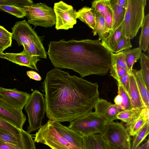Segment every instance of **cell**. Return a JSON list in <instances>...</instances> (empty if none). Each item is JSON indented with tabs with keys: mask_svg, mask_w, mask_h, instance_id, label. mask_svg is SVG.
<instances>
[{
	"mask_svg": "<svg viewBox=\"0 0 149 149\" xmlns=\"http://www.w3.org/2000/svg\"><path fill=\"white\" fill-rule=\"evenodd\" d=\"M47 117L70 122L91 113L99 98L98 85L58 68L48 72L43 83Z\"/></svg>",
	"mask_w": 149,
	"mask_h": 149,
	"instance_id": "cell-1",
	"label": "cell"
},
{
	"mask_svg": "<svg viewBox=\"0 0 149 149\" xmlns=\"http://www.w3.org/2000/svg\"><path fill=\"white\" fill-rule=\"evenodd\" d=\"M47 54L55 68L72 69L81 77L104 75L111 66V52L98 39L51 41Z\"/></svg>",
	"mask_w": 149,
	"mask_h": 149,
	"instance_id": "cell-2",
	"label": "cell"
},
{
	"mask_svg": "<svg viewBox=\"0 0 149 149\" xmlns=\"http://www.w3.org/2000/svg\"><path fill=\"white\" fill-rule=\"evenodd\" d=\"M146 0H127L125 16L122 23L123 37L132 39L141 27L144 17Z\"/></svg>",
	"mask_w": 149,
	"mask_h": 149,
	"instance_id": "cell-3",
	"label": "cell"
},
{
	"mask_svg": "<svg viewBox=\"0 0 149 149\" xmlns=\"http://www.w3.org/2000/svg\"><path fill=\"white\" fill-rule=\"evenodd\" d=\"M27 23L35 27L39 26L47 28L55 25L56 17L53 8L45 3H38L24 6Z\"/></svg>",
	"mask_w": 149,
	"mask_h": 149,
	"instance_id": "cell-4",
	"label": "cell"
},
{
	"mask_svg": "<svg viewBox=\"0 0 149 149\" xmlns=\"http://www.w3.org/2000/svg\"><path fill=\"white\" fill-rule=\"evenodd\" d=\"M28 116L29 125L27 132L29 133L39 129L46 113L45 98L37 90L33 91L24 107Z\"/></svg>",
	"mask_w": 149,
	"mask_h": 149,
	"instance_id": "cell-5",
	"label": "cell"
},
{
	"mask_svg": "<svg viewBox=\"0 0 149 149\" xmlns=\"http://www.w3.org/2000/svg\"><path fill=\"white\" fill-rule=\"evenodd\" d=\"M106 123L95 113L92 112L70 122L68 127L85 137L96 134H102Z\"/></svg>",
	"mask_w": 149,
	"mask_h": 149,
	"instance_id": "cell-6",
	"label": "cell"
},
{
	"mask_svg": "<svg viewBox=\"0 0 149 149\" xmlns=\"http://www.w3.org/2000/svg\"><path fill=\"white\" fill-rule=\"evenodd\" d=\"M34 142L44 144L52 149H78L61 136L49 119L35 134Z\"/></svg>",
	"mask_w": 149,
	"mask_h": 149,
	"instance_id": "cell-7",
	"label": "cell"
},
{
	"mask_svg": "<svg viewBox=\"0 0 149 149\" xmlns=\"http://www.w3.org/2000/svg\"><path fill=\"white\" fill-rule=\"evenodd\" d=\"M110 145L121 149H131V138L129 132L122 123H107L102 134Z\"/></svg>",
	"mask_w": 149,
	"mask_h": 149,
	"instance_id": "cell-8",
	"label": "cell"
},
{
	"mask_svg": "<svg viewBox=\"0 0 149 149\" xmlns=\"http://www.w3.org/2000/svg\"><path fill=\"white\" fill-rule=\"evenodd\" d=\"M56 17L55 28L57 30L72 28L77 23L76 11L71 5L62 1L54 3L53 8Z\"/></svg>",
	"mask_w": 149,
	"mask_h": 149,
	"instance_id": "cell-9",
	"label": "cell"
},
{
	"mask_svg": "<svg viewBox=\"0 0 149 149\" xmlns=\"http://www.w3.org/2000/svg\"><path fill=\"white\" fill-rule=\"evenodd\" d=\"M11 30L12 39L15 40L19 46H29L33 42L42 43L40 37L25 19L16 22Z\"/></svg>",
	"mask_w": 149,
	"mask_h": 149,
	"instance_id": "cell-10",
	"label": "cell"
},
{
	"mask_svg": "<svg viewBox=\"0 0 149 149\" xmlns=\"http://www.w3.org/2000/svg\"><path fill=\"white\" fill-rule=\"evenodd\" d=\"M22 110L12 107L0 98V117L19 130L23 129L26 120Z\"/></svg>",
	"mask_w": 149,
	"mask_h": 149,
	"instance_id": "cell-11",
	"label": "cell"
},
{
	"mask_svg": "<svg viewBox=\"0 0 149 149\" xmlns=\"http://www.w3.org/2000/svg\"><path fill=\"white\" fill-rule=\"evenodd\" d=\"M30 95L28 93L16 88L8 89L0 87V98L12 107L23 109Z\"/></svg>",
	"mask_w": 149,
	"mask_h": 149,
	"instance_id": "cell-12",
	"label": "cell"
},
{
	"mask_svg": "<svg viewBox=\"0 0 149 149\" xmlns=\"http://www.w3.org/2000/svg\"><path fill=\"white\" fill-rule=\"evenodd\" d=\"M0 143L14 145L22 149H36L32 135L24 130L19 137L0 131Z\"/></svg>",
	"mask_w": 149,
	"mask_h": 149,
	"instance_id": "cell-13",
	"label": "cell"
},
{
	"mask_svg": "<svg viewBox=\"0 0 149 149\" xmlns=\"http://www.w3.org/2000/svg\"><path fill=\"white\" fill-rule=\"evenodd\" d=\"M94 108V112L106 123L117 119L116 116L119 111L115 104H112L105 100L99 98Z\"/></svg>",
	"mask_w": 149,
	"mask_h": 149,
	"instance_id": "cell-14",
	"label": "cell"
},
{
	"mask_svg": "<svg viewBox=\"0 0 149 149\" xmlns=\"http://www.w3.org/2000/svg\"><path fill=\"white\" fill-rule=\"evenodd\" d=\"M51 120L56 131L66 141L78 149H84L83 136L60 123Z\"/></svg>",
	"mask_w": 149,
	"mask_h": 149,
	"instance_id": "cell-15",
	"label": "cell"
},
{
	"mask_svg": "<svg viewBox=\"0 0 149 149\" xmlns=\"http://www.w3.org/2000/svg\"><path fill=\"white\" fill-rule=\"evenodd\" d=\"M6 59L17 64L25 66L38 71L37 68V62L40 59L37 57L31 56L25 51L18 53H3Z\"/></svg>",
	"mask_w": 149,
	"mask_h": 149,
	"instance_id": "cell-16",
	"label": "cell"
},
{
	"mask_svg": "<svg viewBox=\"0 0 149 149\" xmlns=\"http://www.w3.org/2000/svg\"><path fill=\"white\" fill-rule=\"evenodd\" d=\"M127 94L133 109H142L145 108L132 72L130 76V85Z\"/></svg>",
	"mask_w": 149,
	"mask_h": 149,
	"instance_id": "cell-17",
	"label": "cell"
},
{
	"mask_svg": "<svg viewBox=\"0 0 149 149\" xmlns=\"http://www.w3.org/2000/svg\"><path fill=\"white\" fill-rule=\"evenodd\" d=\"M149 122V108H143L139 117L132 123L126 124L131 136L134 137L148 122Z\"/></svg>",
	"mask_w": 149,
	"mask_h": 149,
	"instance_id": "cell-18",
	"label": "cell"
},
{
	"mask_svg": "<svg viewBox=\"0 0 149 149\" xmlns=\"http://www.w3.org/2000/svg\"><path fill=\"white\" fill-rule=\"evenodd\" d=\"M122 23L117 28L109 31L108 34L101 41L102 46L107 50L112 52L113 50L123 37Z\"/></svg>",
	"mask_w": 149,
	"mask_h": 149,
	"instance_id": "cell-19",
	"label": "cell"
},
{
	"mask_svg": "<svg viewBox=\"0 0 149 149\" xmlns=\"http://www.w3.org/2000/svg\"><path fill=\"white\" fill-rule=\"evenodd\" d=\"M83 137L84 149H109L108 143L101 134H96Z\"/></svg>",
	"mask_w": 149,
	"mask_h": 149,
	"instance_id": "cell-20",
	"label": "cell"
},
{
	"mask_svg": "<svg viewBox=\"0 0 149 149\" xmlns=\"http://www.w3.org/2000/svg\"><path fill=\"white\" fill-rule=\"evenodd\" d=\"M132 72L144 106L149 108V90L145 85L141 70L133 69Z\"/></svg>",
	"mask_w": 149,
	"mask_h": 149,
	"instance_id": "cell-21",
	"label": "cell"
},
{
	"mask_svg": "<svg viewBox=\"0 0 149 149\" xmlns=\"http://www.w3.org/2000/svg\"><path fill=\"white\" fill-rule=\"evenodd\" d=\"M93 10L95 17V24L92 33L94 36L97 35L98 40H101L108 34L109 31L107 28L104 17L97 11Z\"/></svg>",
	"mask_w": 149,
	"mask_h": 149,
	"instance_id": "cell-22",
	"label": "cell"
},
{
	"mask_svg": "<svg viewBox=\"0 0 149 149\" xmlns=\"http://www.w3.org/2000/svg\"><path fill=\"white\" fill-rule=\"evenodd\" d=\"M77 18L85 23L89 27L94 29L95 24V17L93 9L91 7H83L76 12Z\"/></svg>",
	"mask_w": 149,
	"mask_h": 149,
	"instance_id": "cell-23",
	"label": "cell"
},
{
	"mask_svg": "<svg viewBox=\"0 0 149 149\" xmlns=\"http://www.w3.org/2000/svg\"><path fill=\"white\" fill-rule=\"evenodd\" d=\"M141 49L139 47L123 51L128 73H132L134 64L140 59L142 54Z\"/></svg>",
	"mask_w": 149,
	"mask_h": 149,
	"instance_id": "cell-24",
	"label": "cell"
},
{
	"mask_svg": "<svg viewBox=\"0 0 149 149\" xmlns=\"http://www.w3.org/2000/svg\"><path fill=\"white\" fill-rule=\"evenodd\" d=\"M141 31L139 38V47L146 52L149 49V14L145 15L141 26Z\"/></svg>",
	"mask_w": 149,
	"mask_h": 149,
	"instance_id": "cell-25",
	"label": "cell"
},
{
	"mask_svg": "<svg viewBox=\"0 0 149 149\" xmlns=\"http://www.w3.org/2000/svg\"><path fill=\"white\" fill-rule=\"evenodd\" d=\"M110 2L113 11V21L111 30L112 31L118 28L123 23L126 8L116 4L114 0H111Z\"/></svg>",
	"mask_w": 149,
	"mask_h": 149,
	"instance_id": "cell-26",
	"label": "cell"
},
{
	"mask_svg": "<svg viewBox=\"0 0 149 149\" xmlns=\"http://www.w3.org/2000/svg\"><path fill=\"white\" fill-rule=\"evenodd\" d=\"M23 46V50L29 54L37 56L39 58H47V52L45 51L42 42H33L29 46L24 45Z\"/></svg>",
	"mask_w": 149,
	"mask_h": 149,
	"instance_id": "cell-27",
	"label": "cell"
},
{
	"mask_svg": "<svg viewBox=\"0 0 149 149\" xmlns=\"http://www.w3.org/2000/svg\"><path fill=\"white\" fill-rule=\"evenodd\" d=\"M142 110L132 109L121 111L116 116L117 119L121 120L126 124H130L139 117Z\"/></svg>",
	"mask_w": 149,
	"mask_h": 149,
	"instance_id": "cell-28",
	"label": "cell"
},
{
	"mask_svg": "<svg viewBox=\"0 0 149 149\" xmlns=\"http://www.w3.org/2000/svg\"><path fill=\"white\" fill-rule=\"evenodd\" d=\"M140 70L145 85L149 90V58L148 56L142 53L140 58Z\"/></svg>",
	"mask_w": 149,
	"mask_h": 149,
	"instance_id": "cell-29",
	"label": "cell"
},
{
	"mask_svg": "<svg viewBox=\"0 0 149 149\" xmlns=\"http://www.w3.org/2000/svg\"><path fill=\"white\" fill-rule=\"evenodd\" d=\"M23 130H19L0 117V131L16 137L22 135Z\"/></svg>",
	"mask_w": 149,
	"mask_h": 149,
	"instance_id": "cell-30",
	"label": "cell"
},
{
	"mask_svg": "<svg viewBox=\"0 0 149 149\" xmlns=\"http://www.w3.org/2000/svg\"><path fill=\"white\" fill-rule=\"evenodd\" d=\"M149 122L134 136L131 143V149H136L148 135L149 133Z\"/></svg>",
	"mask_w": 149,
	"mask_h": 149,
	"instance_id": "cell-31",
	"label": "cell"
},
{
	"mask_svg": "<svg viewBox=\"0 0 149 149\" xmlns=\"http://www.w3.org/2000/svg\"><path fill=\"white\" fill-rule=\"evenodd\" d=\"M118 93L121 96L122 99L121 104L119 106L117 105L119 112L133 109L130 100L127 93L123 87L118 84Z\"/></svg>",
	"mask_w": 149,
	"mask_h": 149,
	"instance_id": "cell-32",
	"label": "cell"
},
{
	"mask_svg": "<svg viewBox=\"0 0 149 149\" xmlns=\"http://www.w3.org/2000/svg\"><path fill=\"white\" fill-rule=\"evenodd\" d=\"M0 10L7 13L18 18H23L26 13L23 8L15 6L0 5Z\"/></svg>",
	"mask_w": 149,
	"mask_h": 149,
	"instance_id": "cell-33",
	"label": "cell"
},
{
	"mask_svg": "<svg viewBox=\"0 0 149 149\" xmlns=\"http://www.w3.org/2000/svg\"><path fill=\"white\" fill-rule=\"evenodd\" d=\"M111 0H95L91 3V8L103 17L108 9L111 7Z\"/></svg>",
	"mask_w": 149,
	"mask_h": 149,
	"instance_id": "cell-34",
	"label": "cell"
},
{
	"mask_svg": "<svg viewBox=\"0 0 149 149\" xmlns=\"http://www.w3.org/2000/svg\"><path fill=\"white\" fill-rule=\"evenodd\" d=\"M111 65L115 64L119 65L128 73L124 55L123 51L116 53L111 52Z\"/></svg>",
	"mask_w": 149,
	"mask_h": 149,
	"instance_id": "cell-35",
	"label": "cell"
},
{
	"mask_svg": "<svg viewBox=\"0 0 149 149\" xmlns=\"http://www.w3.org/2000/svg\"><path fill=\"white\" fill-rule=\"evenodd\" d=\"M132 47L130 39L129 38L123 37L114 48L112 53H116L130 49Z\"/></svg>",
	"mask_w": 149,
	"mask_h": 149,
	"instance_id": "cell-36",
	"label": "cell"
},
{
	"mask_svg": "<svg viewBox=\"0 0 149 149\" xmlns=\"http://www.w3.org/2000/svg\"><path fill=\"white\" fill-rule=\"evenodd\" d=\"M33 3L31 0H0V5L15 6L22 8Z\"/></svg>",
	"mask_w": 149,
	"mask_h": 149,
	"instance_id": "cell-37",
	"label": "cell"
},
{
	"mask_svg": "<svg viewBox=\"0 0 149 149\" xmlns=\"http://www.w3.org/2000/svg\"><path fill=\"white\" fill-rule=\"evenodd\" d=\"M109 70L111 76L117 81L128 72L123 68L116 64L111 65Z\"/></svg>",
	"mask_w": 149,
	"mask_h": 149,
	"instance_id": "cell-38",
	"label": "cell"
},
{
	"mask_svg": "<svg viewBox=\"0 0 149 149\" xmlns=\"http://www.w3.org/2000/svg\"><path fill=\"white\" fill-rule=\"evenodd\" d=\"M130 75L129 73L127 72L120 77L117 81L118 84L123 87L127 94L129 87Z\"/></svg>",
	"mask_w": 149,
	"mask_h": 149,
	"instance_id": "cell-39",
	"label": "cell"
},
{
	"mask_svg": "<svg viewBox=\"0 0 149 149\" xmlns=\"http://www.w3.org/2000/svg\"><path fill=\"white\" fill-rule=\"evenodd\" d=\"M104 17L107 28L109 32L111 30L113 21V11L111 7L107 10Z\"/></svg>",
	"mask_w": 149,
	"mask_h": 149,
	"instance_id": "cell-40",
	"label": "cell"
},
{
	"mask_svg": "<svg viewBox=\"0 0 149 149\" xmlns=\"http://www.w3.org/2000/svg\"><path fill=\"white\" fill-rule=\"evenodd\" d=\"M12 36L11 33L0 25V38L6 40H12Z\"/></svg>",
	"mask_w": 149,
	"mask_h": 149,
	"instance_id": "cell-41",
	"label": "cell"
},
{
	"mask_svg": "<svg viewBox=\"0 0 149 149\" xmlns=\"http://www.w3.org/2000/svg\"><path fill=\"white\" fill-rule=\"evenodd\" d=\"M12 40H6L0 38V52L3 51L8 48L11 46Z\"/></svg>",
	"mask_w": 149,
	"mask_h": 149,
	"instance_id": "cell-42",
	"label": "cell"
},
{
	"mask_svg": "<svg viewBox=\"0 0 149 149\" xmlns=\"http://www.w3.org/2000/svg\"><path fill=\"white\" fill-rule=\"evenodd\" d=\"M109 149H121L113 146L107 143ZM136 149H149V140L148 139L146 140L141 145L139 146Z\"/></svg>",
	"mask_w": 149,
	"mask_h": 149,
	"instance_id": "cell-43",
	"label": "cell"
},
{
	"mask_svg": "<svg viewBox=\"0 0 149 149\" xmlns=\"http://www.w3.org/2000/svg\"><path fill=\"white\" fill-rule=\"evenodd\" d=\"M27 76L30 79L37 81H40L42 78L39 74L33 70H30L26 72Z\"/></svg>",
	"mask_w": 149,
	"mask_h": 149,
	"instance_id": "cell-44",
	"label": "cell"
},
{
	"mask_svg": "<svg viewBox=\"0 0 149 149\" xmlns=\"http://www.w3.org/2000/svg\"><path fill=\"white\" fill-rule=\"evenodd\" d=\"M0 149H22L20 147L8 143H0Z\"/></svg>",
	"mask_w": 149,
	"mask_h": 149,
	"instance_id": "cell-45",
	"label": "cell"
},
{
	"mask_svg": "<svg viewBox=\"0 0 149 149\" xmlns=\"http://www.w3.org/2000/svg\"><path fill=\"white\" fill-rule=\"evenodd\" d=\"M115 3L125 8H126L127 5V0H114Z\"/></svg>",
	"mask_w": 149,
	"mask_h": 149,
	"instance_id": "cell-46",
	"label": "cell"
},
{
	"mask_svg": "<svg viewBox=\"0 0 149 149\" xmlns=\"http://www.w3.org/2000/svg\"><path fill=\"white\" fill-rule=\"evenodd\" d=\"M114 102L116 105L119 106L121 104L122 102V99L121 96L118 94L114 99Z\"/></svg>",
	"mask_w": 149,
	"mask_h": 149,
	"instance_id": "cell-47",
	"label": "cell"
},
{
	"mask_svg": "<svg viewBox=\"0 0 149 149\" xmlns=\"http://www.w3.org/2000/svg\"><path fill=\"white\" fill-rule=\"evenodd\" d=\"M0 58H2L6 59V57L3 54V53L0 52Z\"/></svg>",
	"mask_w": 149,
	"mask_h": 149,
	"instance_id": "cell-48",
	"label": "cell"
}]
</instances>
